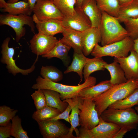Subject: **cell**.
<instances>
[{
  "label": "cell",
  "instance_id": "cell-17",
  "mask_svg": "<svg viewBox=\"0 0 138 138\" xmlns=\"http://www.w3.org/2000/svg\"><path fill=\"white\" fill-rule=\"evenodd\" d=\"M62 33L63 37L60 41L72 48L74 51L83 53L82 32L64 27Z\"/></svg>",
  "mask_w": 138,
  "mask_h": 138
},
{
  "label": "cell",
  "instance_id": "cell-33",
  "mask_svg": "<svg viewBox=\"0 0 138 138\" xmlns=\"http://www.w3.org/2000/svg\"><path fill=\"white\" fill-rule=\"evenodd\" d=\"M11 120V136L15 138H29L27 132L22 128L21 119L18 116H15Z\"/></svg>",
  "mask_w": 138,
  "mask_h": 138
},
{
  "label": "cell",
  "instance_id": "cell-22",
  "mask_svg": "<svg viewBox=\"0 0 138 138\" xmlns=\"http://www.w3.org/2000/svg\"><path fill=\"white\" fill-rule=\"evenodd\" d=\"M138 17V0H131L120 5L117 18L120 22L125 19Z\"/></svg>",
  "mask_w": 138,
  "mask_h": 138
},
{
  "label": "cell",
  "instance_id": "cell-29",
  "mask_svg": "<svg viewBox=\"0 0 138 138\" xmlns=\"http://www.w3.org/2000/svg\"><path fill=\"white\" fill-rule=\"evenodd\" d=\"M138 102V88L125 98L118 100L108 108L123 109L130 108L136 105Z\"/></svg>",
  "mask_w": 138,
  "mask_h": 138
},
{
  "label": "cell",
  "instance_id": "cell-21",
  "mask_svg": "<svg viewBox=\"0 0 138 138\" xmlns=\"http://www.w3.org/2000/svg\"><path fill=\"white\" fill-rule=\"evenodd\" d=\"M113 86L110 80L102 81L96 85L83 89L79 93L78 96L82 98H89L93 99Z\"/></svg>",
  "mask_w": 138,
  "mask_h": 138
},
{
  "label": "cell",
  "instance_id": "cell-3",
  "mask_svg": "<svg viewBox=\"0 0 138 138\" xmlns=\"http://www.w3.org/2000/svg\"><path fill=\"white\" fill-rule=\"evenodd\" d=\"M120 23L117 17L102 12L98 27L101 34V46L121 40L128 36L127 31Z\"/></svg>",
  "mask_w": 138,
  "mask_h": 138
},
{
  "label": "cell",
  "instance_id": "cell-16",
  "mask_svg": "<svg viewBox=\"0 0 138 138\" xmlns=\"http://www.w3.org/2000/svg\"><path fill=\"white\" fill-rule=\"evenodd\" d=\"M83 53L86 56L91 54L96 45L101 41L98 27H92L82 32Z\"/></svg>",
  "mask_w": 138,
  "mask_h": 138
},
{
  "label": "cell",
  "instance_id": "cell-48",
  "mask_svg": "<svg viewBox=\"0 0 138 138\" xmlns=\"http://www.w3.org/2000/svg\"><path fill=\"white\" fill-rule=\"evenodd\" d=\"M52 0V1H54V0Z\"/></svg>",
  "mask_w": 138,
  "mask_h": 138
},
{
  "label": "cell",
  "instance_id": "cell-44",
  "mask_svg": "<svg viewBox=\"0 0 138 138\" xmlns=\"http://www.w3.org/2000/svg\"><path fill=\"white\" fill-rule=\"evenodd\" d=\"M131 0H118L120 5L128 2Z\"/></svg>",
  "mask_w": 138,
  "mask_h": 138
},
{
  "label": "cell",
  "instance_id": "cell-9",
  "mask_svg": "<svg viewBox=\"0 0 138 138\" xmlns=\"http://www.w3.org/2000/svg\"><path fill=\"white\" fill-rule=\"evenodd\" d=\"M10 38L8 37L3 41L1 46L2 54L0 61L2 63L6 64V68L10 73L14 76L20 73L23 75H27L32 72L35 68V64L38 61V56L32 66L29 68L23 69L20 68L16 64L14 59L15 50L13 48L9 47L8 44Z\"/></svg>",
  "mask_w": 138,
  "mask_h": 138
},
{
  "label": "cell",
  "instance_id": "cell-2",
  "mask_svg": "<svg viewBox=\"0 0 138 138\" xmlns=\"http://www.w3.org/2000/svg\"><path fill=\"white\" fill-rule=\"evenodd\" d=\"M36 83L32 88L34 89H47L57 91L60 94L61 99L63 100L78 96L80 91L83 89L96 84V78L90 76L81 84L76 86L64 85L52 82L39 76L36 80Z\"/></svg>",
  "mask_w": 138,
  "mask_h": 138
},
{
  "label": "cell",
  "instance_id": "cell-14",
  "mask_svg": "<svg viewBox=\"0 0 138 138\" xmlns=\"http://www.w3.org/2000/svg\"><path fill=\"white\" fill-rule=\"evenodd\" d=\"M130 52L126 57H114V60L120 64L127 80L138 79V54L133 49Z\"/></svg>",
  "mask_w": 138,
  "mask_h": 138
},
{
  "label": "cell",
  "instance_id": "cell-13",
  "mask_svg": "<svg viewBox=\"0 0 138 138\" xmlns=\"http://www.w3.org/2000/svg\"><path fill=\"white\" fill-rule=\"evenodd\" d=\"M75 12L72 16L65 17L61 20L65 28L83 32L91 27L90 20L81 8L75 7Z\"/></svg>",
  "mask_w": 138,
  "mask_h": 138
},
{
  "label": "cell",
  "instance_id": "cell-37",
  "mask_svg": "<svg viewBox=\"0 0 138 138\" xmlns=\"http://www.w3.org/2000/svg\"><path fill=\"white\" fill-rule=\"evenodd\" d=\"M71 108L70 106L68 104L66 108L63 112L56 117L53 118L48 120H57L60 119H63L71 124L69 119V114L71 111Z\"/></svg>",
  "mask_w": 138,
  "mask_h": 138
},
{
  "label": "cell",
  "instance_id": "cell-34",
  "mask_svg": "<svg viewBox=\"0 0 138 138\" xmlns=\"http://www.w3.org/2000/svg\"><path fill=\"white\" fill-rule=\"evenodd\" d=\"M122 22L125 25L128 36L133 40L138 38V17L125 19Z\"/></svg>",
  "mask_w": 138,
  "mask_h": 138
},
{
  "label": "cell",
  "instance_id": "cell-36",
  "mask_svg": "<svg viewBox=\"0 0 138 138\" xmlns=\"http://www.w3.org/2000/svg\"><path fill=\"white\" fill-rule=\"evenodd\" d=\"M36 110L47 106L45 96L41 89L36 90L31 95Z\"/></svg>",
  "mask_w": 138,
  "mask_h": 138
},
{
  "label": "cell",
  "instance_id": "cell-8",
  "mask_svg": "<svg viewBox=\"0 0 138 138\" xmlns=\"http://www.w3.org/2000/svg\"><path fill=\"white\" fill-rule=\"evenodd\" d=\"M98 124L91 129L80 127L78 138H113L120 129L117 125L104 120L99 116Z\"/></svg>",
  "mask_w": 138,
  "mask_h": 138
},
{
  "label": "cell",
  "instance_id": "cell-30",
  "mask_svg": "<svg viewBox=\"0 0 138 138\" xmlns=\"http://www.w3.org/2000/svg\"><path fill=\"white\" fill-rule=\"evenodd\" d=\"M102 12L118 17L120 5L118 0H96Z\"/></svg>",
  "mask_w": 138,
  "mask_h": 138
},
{
  "label": "cell",
  "instance_id": "cell-32",
  "mask_svg": "<svg viewBox=\"0 0 138 138\" xmlns=\"http://www.w3.org/2000/svg\"><path fill=\"white\" fill-rule=\"evenodd\" d=\"M53 2L64 17L74 14L76 0H54Z\"/></svg>",
  "mask_w": 138,
  "mask_h": 138
},
{
  "label": "cell",
  "instance_id": "cell-26",
  "mask_svg": "<svg viewBox=\"0 0 138 138\" xmlns=\"http://www.w3.org/2000/svg\"><path fill=\"white\" fill-rule=\"evenodd\" d=\"M107 63L100 57L87 58L83 70V76L84 81L93 72L99 71H103Z\"/></svg>",
  "mask_w": 138,
  "mask_h": 138
},
{
  "label": "cell",
  "instance_id": "cell-5",
  "mask_svg": "<svg viewBox=\"0 0 138 138\" xmlns=\"http://www.w3.org/2000/svg\"><path fill=\"white\" fill-rule=\"evenodd\" d=\"M133 40L129 36L123 40L103 46L97 44L91 54L94 57L109 56L114 57H125L133 49Z\"/></svg>",
  "mask_w": 138,
  "mask_h": 138
},
{
  "label": "cell",
  "instance_id": "cell-40",
  "mask_svg": "<svg viewBox=\"0 0 138 138\" xmlns=\"http://www.w3.org/2000/svg\"><path fill=\"white\" fill-rule=\"evenodd\" d=\"M24 1L27 2L29 5L30 10L32 13L35 5L38 0H23Z\"/></svg>",
  "mask_w": 138,
  "mask_h": 138
},
{
  "label": "cell",
  "instance_id": "cell-28",
  "mask_svg": "<svg viewBox=\"0 0 138 138\" xmlns=\"http://www.w3.org/2000/svg\"><path fill=\"white\" fill-rule=\"evenodd\" d=\"M61 112V111L57 108L47 106L34 111L32 114V117L37 122L54 118Z\"/></svg>",
  "mask_w": 138,
  "mask_h": 138
},
{
  "label": "cell",
  "instance_id": "cell-6",
  "mask_svg": "<svg viewBox=\"0 0 138 138\" xmlns=\"http://www.w3.org/2000/svg\"><path fill=\"white\" fill-rule=\"evenodd\" d=\"M34 23L32 17L30 16L24 14L13 15L8 13L0 15V26L7 25L13 28L15 33L17 42L26 34V28L24 27L25 25L30 27L31 31L35 34Z\"/></svg>",
  "mask_w": 138,
  "mask_h": 138
},
{
  "label": "cell",
  "instance_id": "cell-24",
  "mask_svg": "<svg viewBox=\"0 0 138 138\" xmlns=\"http://www.w3.org/2000/svg\"><path fill=\"white\" fill-rule=\"evenodd\" d=\"M72 62L64 72L65 74L72 72L77 73L79 76L81 82L82 80L83 70L87 57L83 53H78L74 51Z\"/></svg>",
  "mask_w": 138,
  "mask_h": 138
},
{
  "label": "cell",
  "instance_id": "cell-11",
  "mask_svg": "<svg viewBox=\"0 0 138 138\" xmlns=\"http://www.w3.org/2000/svg\"><path fill=\"white\" fill-rule=\"evenodd\" d=\"M59 41L54 36L46 35L39 32L34 34L30 41V47L32 52L41 56L50 51Z\"/></svg>",
  "mask_w": 138,
  "mask_h": 138
},
{
  "label": "cell",
  "instance_id": "cell-45",
  "mask_svg": "<svg viewBox=\"0 0 138 138\" xmlns=\"http://www.w3.org/2000/svg\"><path fill=\"white\" fill-rule=\"evenodd\" d=\"M20 0H8L7 3H14L19 1Z\"/></svg>",
  "mask_w": 138,
  "mask_h": 138
},
{
  "label": "cell",
  "instance_id": "cell-47",
  "mask_svg": "<svg viewBox=\"0 0 138 138\" xmlns=\"http://www.w3.org/2000/svg\"><path fill=\"white\" fill-rule=\"evenodd\" d=\"M137 135H138V130H137Z\"/></svg>",
  "mask_w": 138,
  "mask_h": 138
},
{
  "label": "cell",
  "instance_id": "cell-27",
  "mask_svg": "<svg viewBox=\"0 0 138 138\" xmlns=\"http://www.w3.org/2000/svg\"><path fill=\"white\" fill-rule=\"evenodd\" d=\"M1 11L13 15L24 14L30 16L32 13L28 3L24 1L14 3H7L6 7L1 8Z\"/></svg>",
  "mask_w": 138,
  "mask_h": 138
},
{
  "label": "cell",
  "instance_id": "cell-43",
  "mask_svg": "<svg viewBox=\"0 0 138 138\" xmlns=\"http://www.w3.org/2000/svg\"><path fill=\"white\" fill-rule=\"evenodd\" d=\"M84 0H76L75 7L81 8L82 3Z\"/></svg>",
  "mask_w": 138,
  "mask_h": 138
},
{
  "label": "cell",
  "instance_id": "cell-10",
  "mask_svg": "<svg viewBox=\"0 0 138 138\" xmlns=\"http://www.w3.org/2000/svg\"><path fill=\"white\" fill-rule=\"evenodd\" d=\"M33 12L40 20L50 19L62 20L64 17L52 0H38Z\"/></svg>",
  "mask_w": 138,
  "mask_h": 138
},
{
  "label": "cell",
  "instance_id": "cell-31",
  "mask_svg": "<svg viewBox=\"0 0 138 138\" xmlns=\"http://www.w3.org/2000/svg\"><path fill=\"white\" fill-rule=\"evenodd\" d=\"M40 74L43 78L55 82L61 81L63 78L62 72L52 66H42Z\"/></svg>",
  "mask_w": 138,
  "mask_h": 138
},
{
  "label": "cell",
  "instance_id": "cell-19",
  "mask_svg": "<svg viewBox=\"0 0 138 138\" xmlns=\"http://www.w3.org/2000/svg\"><path fill=\"white\" fill-rule=\"evenodd\" d=\"M63 101L67 102L71 108V114L69 116L71 126L68 133L65 138H77L76 136L73 135V132L75 131L76 135H78L79 131L76 128L80 126L79 121V110L78 108V96L64 100Z\"/></svg>",
  "mask_w": 138,
  "mask_h": 138
},
{
  "label": "cell",
  "instance_id": "cell-41",
  "mask_svg": "<svg viewBox=\"0 0 138 138\" xmlns=\"http://www.w3.org/2000/svg\"><path fill=\"white\" fill-rule=\"evenodd\" d=\"M133 50L138 54V38L133 40Z\"/></svg>",
  "mask_w": 138,
  "mask_h": 138
},
{
  "label": "cell",
  "instance_id": "cell-4",
  "mask_svg": "<svg viewBox=\"0 0 138 138\" xmlns=\"http://www.w3.org/2000/svg\"><path fill=\"white\" fill-rule=\"evenodd\" d=\"M105 121L114 123L129 131L136 129L138 125V114L132 108L123 109L108 108L99 116Z\"/></svg>",
  "mask_w": 138,
  "mask_h": 138
},
{
  "label": "cell",
  "instance_id": "cell-20",
  "mask_svg": "<svg viewBox=\"0 0 138 138\" xmlns=\"http://www.w3.org/2000/svg\"><path fill=\"white\" fill-rule=\"evenodd\" d=\"M71 48L60 40L54 47L49 52L42 56L43 57L51 59L56 57L61 60L64 64L67 66L70 62L68 54Z\"/></svg>",
  "mask_w": 138,
  "mask_h": 138
},
{
  "label": "cell",
  "instance_id": "cell-39",
  "mask_svg": "<svg viewBox=\"0 0 138 138\" xmlns=\"http://www.w3.org/2000/svg\"><path fill=\"white\" fill-rule=\"evenodd\" d=\"M128 131L124 128H121L114 135L113 138H122Z\"/></svg>",
  "mask_w": 138,
  "mask_h": 138
},
{
  "label": "cell",
  "instance_id": "cell-18",
  "mask_svg": "<svg viewBox=\"0 0 138 138\" xmlns=\"http://www.w3.org/2000/svg\"><path fill=\"white\" fill-rule=\"evenodd\" d=\"M81 8L90 21L91 27H99L102 12L97 5L96 0H84Z\"/></svg>",
  "mask_w": 138,
  "mask_h": 138
},
{
  "label": "cell",
  "instance_id": "cell-35",
  "mask_svg": "<svg viewBox=\"0 0 138 138\" xmlns=\"http://www.w3.org/2000/svg\"><path fill=\"white\" fill-rule=\"evenodd\" d=\"M18 111L3 105L0 107V125H6L16 116Z\"/></svg>",
  "mask_w": 138,
  "mask_h": 138
},
{
  "label": "cell",
  "instance_id": "cell-46",
  "mask_svg": "<svg viewBox=\"0 0 138 138\" xmlns=\"http://www.w3.org/2000/svg\"><path fill=\"white\" fill-rule=\"evenodd\" d=\"M136 105H137V106L135 107V110L137 111V112L138 113V102Z\"/></svg>",
  "mask_w": 138,
  "mask_h": 138
},
{
  "label": "cell",
  "instance_id": "cell-1",
  "mask_svg": "<svg viewBox=\"0 0 138 138\" xmlns=\"http://www.w3.org/2000/svg\"><path fill=\"white\" fill-rule=\"evenodd\" d=\"M138 88V79H133L113 86L93 99L99 116L102 112L115 102L123 99Z\"/></svg>",
  "mask_w": 138,
  "mask_h": 138
},
{
  "label": "cell",
  "instance_id": "cell-49",
  "mask_svg": "<svg viewBox=\"0 0 138 138\" xmlns=\"http://www.w3.org/2000/svg\"></svg>",
  "mask_w": 138,
  "mask_h": 138
},
{
  "label": "cell",
  "instance_id": "cell-12",
  "mask_svg": "<svg viewBox=\"0 0 138 138\" xmlns=\"http://www.w3.org/2000/svg\"><path fill=\"white\" fill-rule=\"evenodd\" d=\"M37 123L44 138H65L70 129L59 120H47Z\"/></svg>",
  "mask_w": 138,
  "mask_h": 138
},
{
  "label": "cell",
  "instance_id": "cell-7",
  "mask_svg": "<svg viewBox=\"0 0 138 138\" xmlns=\"http://www.w3.org/2000/svg\"><path fill=\"white\" fill-rule=\"evenodd\" d=\"M95 106L93 99L78 96L79 121L81 127L91 129L98 124L99 116Z\"/></svg>",
  "mask_w": 138,
  "mask_h": 138
},
{
  "label": "cell",
  "instance_id": "cell-23",
  "mask_svg": "<svg viewBox=\"0 0 138 138\" xmlns=\"http://www.w3.org/2000/svg\"><path fill=\"white\" fill-rule=\"evenodd\" d=\"M105 68L110 73V80L113 85L122 84L127 81L124 71L120 64L115 61L109 64L107 63Z\"/></svg>",
  "mask_w": 138,
  "mask_h": 138
},
{
  "label": "cell",
  "instance_id": "cell-42",
  "mask_svg": "<svg viewBox=\"0 0 138 138\" xmlns=\"http://www.w3.org/2000/svg\"><path fill=\"white\" fill-rule=\"evenodd\" d=\"M7 3L4 0H0V8H5L7 6Z\"/></svg>",
  "mask_w": 138,
  "mask_h": 138
},
{
  "label": "cell",
  "instance_id": "cell-15",
  "mask_svg": "<svg viewBox=\"0 0 138 138\" xmlns=\"http://www.w3.org/2000/svg\"><path fill=\"white\" fill-rule=\"evenodd\" d=\"M32 17L38 32L52 36L62 33L64 27L61 20L54 19L40 20L34 14Z\"/></svg>",
  "mask_w": 138,
  "mask_h": 138
},
{
  "label": "cell",
  "instance_id": "cell-38",
  "mask_svg": "<svg viewBox=\"0 0 138 138\" xmlns=\"http://www.w3.org/2000/svg\"><path fill=\"white\" fill-rule=\"evenodd\" d=\"M12 123L10 122L6 125L0 126V138H12L11 132Z\"/></svg>",
  "mask_w": 138,
  "mask_h": 138
},
{
  "label": "cell",
  "instance_id": "cell-25",
  "mask_svg": "<svg viewBox=\"0 0 138 138\" xmlns=\"http://www.w3.org/2000/svg\"><path fill=\"white\" fill-rule=\"evenodd\" d=\"M41 90L45 96L47 106L57 108L61 112L66 108L68 104L62 100L59 93L50 89Z\"/></svg>",
  "mask_w": 138,
  "mask_h": 138
}]
</instances>
